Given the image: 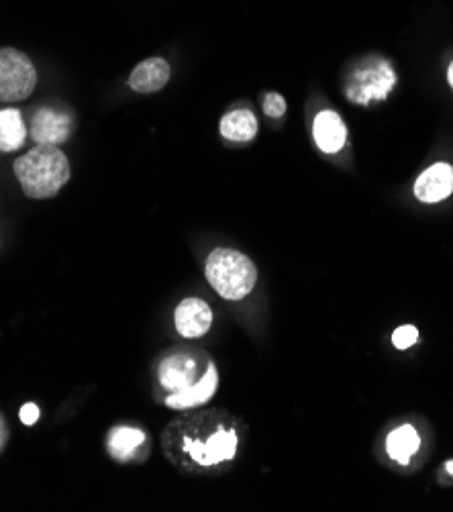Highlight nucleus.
<instances>
[{
  "mask_svg": "<svg viewBox=\"0 0 453 512\" xmlns=\"http://www.w3.org/2000/svg\"><path fill=\"white\" fill-rule=\"evenodd\" d=\"M243 425L229 413L184 411L174 419L164 435V453L170 462L188 474H221L239 453Z\"/></svg>",
  "mask_w": 453,
  "mask_h": 512,
  "instance_id": "obj_1",
  "label": "nucleus"
},
{
  "mask_svg": "<svg viewBox=\"0 0 453 512\" xmlns=\"http://www.w3.org/2000/svg\"><path fill=\"white\" fill-rule=\"evenodd\" d=\"M219 370L211 357L190 347L166 351L156 366L158 400L172 411L200 408L217 394Z\"/></svg>",
  "mask_w": 453,
  "mask_h": 512,
  "instance_id": "obj_2",
  "label": "nucleus"
},
{
  "mask_svg": "<svg viewBox=\"0 0 453 512\" xmlns=\"http://www.w3.org/2000/svg\"><path fill=\"white\" fill-rule=\"evenodd\" d=\"M13 172L31 200L56 198L72 178L70 160L56 145H35L15 160Z\"/></svg>",
  "mask_w": 453,
  "mask_h": 512,
  "instance_id": "obj_3",
  "label": "nucleus"
},
{
  "mask_svg": "<svg viewBox=\"0 0 453 512\" xmlns=\"http://www.w3.org/2000/svg\"><path fill=\"white\" fill-rule=\"evenodd\" d=\"M205 276L211 288L225 300H243L258 284L256 264L231 247H217L209 253Z\"/></svg>",
  "mask_w": 453,
  "mask_h": 512,
  "instance_id": "obj_4",
  "label": "nucleus"
},
{
  "mask_svg": "<svg viewBox=\"0 0 453 512\" xmlns=\"http://www.w3.org/2000/svg\"><path fill=\"white\" fill-rule=\"evenodd\" d=\"M37 86V68L25 51L0 47V102L15 105L27 100Z\"/></svg>",
  "mask_w": 453,
  "mask_h": 512,
  "instance_id": "obj_5",
  "label": "nucleus"
},
{
  "mask_svg": "<svg viewBox=\"0 0 453 512\" xmlns=\"http://www.w3.org/2000/svg\"><path fill=\"white\" fill-rule=\"evenodd\" d=\"M76 129L74 113L60 105H41L31 113L29 135L35 145L62 147Z\"/></svg>",
  "mask_w": 453,
  "mask_h": 512,
  "instance_id": "obj_6",
  "label": "nucleus"
},
{
  "mask_svg": "<svg viewBox=\"0 0 453 512\" xmlns=\"http://www.w3.org/2000/svg\"><path fill=\"white\" fill-rule=\"evenodd\" d=\"M396 76L392 66L382 60H370L368 66H362L354 72L347 82V96L356 105H370L374 100H384L394 88Z\"/></svg>",
  "mask_w": 453,
  "mask_h": 512,
  "instance_id": "obj_7",
  "label": "nucleus"
},
{
  "mask_svg": "<svg viewBox=\"0 0 453 512\" xmlns=\"http://www.w3.org/2000/svg\"><path fill=\"white\" fill-rule=\"evenodd\" d=\"M107 453L117 464L143 462L149 455V435L133 425H117L107 433Z\"/></svg>",
  "mask_w": 453,
  "mask_h": 512,
  "instance_id": "obj_8",
  "label": "nucleus"
},
{
  "mask_svg": "<svg viewBox=\"0 0 453 512\" xmlns=\"http://www.w3.org/2000/svg\"><path fill=\"white\" fill-rule=\"evenodd\" d=\"M174 327L184 339L205 337L213 327V309L209 302L196 296L184 298L174 311Z\"/></svg>",
  "mask_w": 453,
  "mask_h": 512,
  "instance_id": "obj_9",
  "label": "nucleus"
},
{
  "mask_svg": "<svg viewBox=\"0 0 453 512\" xmlns=\"http://www.w3.org/2000/svg\"><path fill=\"white\" fill-rule=\"evenodd\" d=\"M170 74V64L164 58H147L133 68L127 84L137 94H154L168 84Z\"/></svg>",
  "mask_w": 453,
  "mask_h": 512,
  "instance_id": "obj_10",
  "label": "nucleus"
},
{
  "mask_svg": "<svg viewBox=\"0 0 453 512\" xmlns=\"http://www.w3.org/2000/svg\"><path fill=\"white\" fill-rule=\"evenodd\" d=\"M451 192H453V168L449 164L431 166L415 182V196L427 204L441 202Z\"/></svg>",
  "mask_w": 453,
  "mask_h": 512,
  "instance_id": "obj_11",
  "label": "nucleus"
},
{
  "mask_svg": "<svg viewBox=\"0 0 453 512\" xmlns=\"http://www.w3.org/2000/svg\"><path fill=\"white\" fill-rule=\"evenodd\" d=\"M313 137L321 151L337 153L345 147L347 129L335 111H321L313 123Z\"/></svg>",
  "mask_w": 453,
  "mask_h": 512,
  "instance_id": "obj_12",
  "label": "nucleus"
},
{
  "mask_svg": "<svg viewBox=\"0 0 453 512\" xmlns=\"http://www.w3.org/2000/svg\"><path fill=\"white\" fill-rule=\"evenodd\" d=\"M419 449L421 437L413 425H400L386 437V453L400 466H407Z\"/></svg>",
  "mask_w": 453,
  "mask_h": 512,
  "instance_id": "obj_13",
  "label": "nucleus"
},
{
  "mask_svg": "<svg viewBox=\"0 0 453 512\" xmlns=\"http://www.w3.org/2000/svg\"><path fill=\"white\" fill-rule=\"evenodd\" d=\"M29 137V127L23 113L15 107L0 109V151L11 153L25 145Z\"/></svg>",
  "mask_w": 453,
  "mask_h": 512,
  "instance_id": "obj_14",
  "label": "nucleus"
},
{
  "mask_svg": "<svg viewBox=\"0 0 453 512\" xmlns=\"http://www.w3.org/2000/svg\"><path fill=\"white\" fill-rule=\"evenodd\" d=\"M258 119L249 109L229 111L221 119V135L233 143H247L258 135Z\"/></svg>",
  "mask_w": 453,
  "mask_h": 512,
  "instance_id": "obj_15",
  "label": "nucleus"
},
{
  "mask_svg": "<svg viewBox=\"0 0 453 512\" xmlns=\"http://www.w3.org/2000/svg\"><path fill=\"white\" fill-rule=\"evenodd\" d=\"M419 341V329L415 325H402L392 333V345L400 351L411 349Z\"/></svg>",
  "mask_w": 453,
  "mask_h": 512,
  "instance_id": "obj_16",
  "label": "nucleus"
},
{
  "mask_svg": "<svg viewBox=\"0 0 453 512\" xmlns=\"http://www.w3.org/2000/svg\"><path fill=\"white\" fill-rule=\"evenodd\" d=\"M264 113L270 119H280L286 113V100H284V96L276 94V92H268L264 96Z\"/></svg>",
  "mask_w": 453,
  "mask_h": 512,
  "instance_id": "obj_17",
  "label": "nucleus"
},
{
  "mask_svg": "<svg viewBox=\"0 0 453 512\" xmlns=\"http://www.w3.org/2000/svg\"><path fill=\"white\" fill-rule=\"evenodd\" d=\"M39 415H41V411H39V406H37L35 402L23 404L21 411H19V419H21V423L27 425V427H33V425L39 421Z\"/></svg>",
  "mask_w": 453,
  "mask_h": 512,
  "instance_id": "obj_18",
  "label": "nucleus"
},
{
  "mask_svg": "<svg viewBox=\"0 0 453 512\" xmlns=\"http://www.w3.org/2000/svg\"><path fill=\"white\" fill-rule=\"evenodd\" d=\"M9 437H11V429H9V423H7V419L3 417V413H0V453H3V449L7 447V443H9Z\"/></svg>",
  "mask_w": 453,
  "mask_h": 512,
  "instance_id": "obj_19",
  "label": "nucleus"
},
{
  "mask_svg": "<svg viewBox=\"0 0 453 512\" xmlns=\"http://www.w3.org/2000/svg\"><path fill=\"white\" fill-rule=\"evenodd\" d=\"M445 470L449 472V476H453V459H449V462L445 464Z\"/></svg>",
  "mask_w": 453,
  "mask_h": 512,
  "instance_id": "obj_20",
  "label": "nucleus"
},
{
  "mask_svg": "<svg viewBox=\"0 0 453 512\" xmlns=\"http://www.w3.org/2000/svg\"><path fill=\"white\" fill-rule=\"evenodd\" d=\"M447 76H449V84H451V88H453V64L449 66V74H447Z\"/></svg>",
  "mask_w": 453,
  "mask_h": 512,
  "instance_id": "obj_21",
  "label": "nucleus"
}]
</instances>
